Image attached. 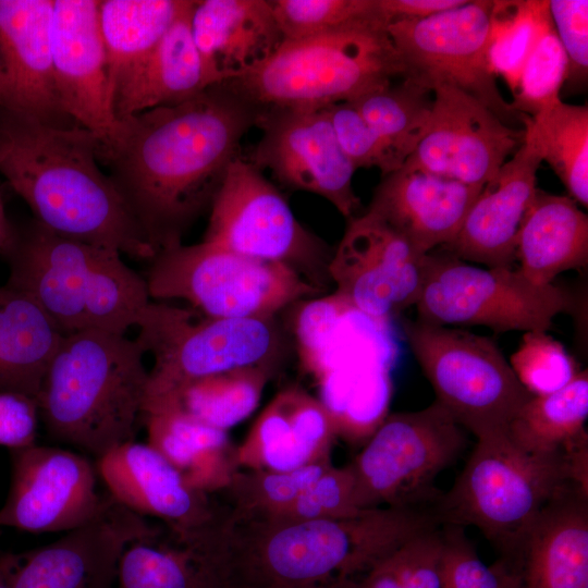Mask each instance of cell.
I'll return each instance as SVG.
<instances>
[{"label": "cell", "instance_id": "cell-35", "mask_svg": "<svg viewBox=\"0 0 588 588\" xmlns=\"http://www.w3.org/2000/svg\"><path fill=\"white\" fill-rule=\"evenodd\" d=\"M193 0H101L99 24L110 87L159 42Z\"/></svg>", "mask_w": 588, "mask_h": 588}, {"label": "cell", "instance_id": "cell-1", "mask_svg": "<svg viewBox=\"0 0 588 588\" xmlns=\"http://www.w3.org/2000/svg\"><path fill=\"white\" fill-rule=\"evenodd\" d=\"M261 108L228 83L119 121L98 161L156 253L182 244L206 211Z\"/></svg>", "mask_w": 588, "mask_h": 588}, {"label": "cell", "instance_id": "cell-36", "mask_svg": "<svg viewBox=\"0 0 588 588\" xmlns=\"http://www.w3.org/2000/svg\"><path fill=\"white\" fill-rule=\"evenodd\" d=\"M588 372L581 370L563 389L530 397L506 428L519 448L538 454L561 453L587 436Z\"/></svg>", "mask_w": 588, "mask_h": 588}, {"label": "cell", "instance_id": "cell-44", "mask_svg": "<svg viewBox=\"0 0 588 588\" xmlns=\"http://www.w3.org/2000/svg\"><path fill=\"white\" fill-rule=\"evenodd\" d=\"M509 364L532 396L563 389L580 371L564 345L548 331L525 332Z\"/></svg>", "mask_w": 588, "mask_h": 588}, {"label": "cell", "instance_id": "cell-13", "mask_svg": "<svg viewBox=\"0 0 588 588\" xmlns=\"http://www.w3.org/2000/svg\"><path fill=\"white\" fill-rule=\"evenodd\" d=\"M203 241L283 264L321 292L331 282L328 267L333 250L302 225L280 191L242 156L228 168Z\"/></svg>", "mask_w": 588, "mask_h": 588}, {"label": "cell", "instance_id": "cell-8", "mask_svg": "<svg viewBox=\"0 0 588 588\" xmlns=\"http://www.w3.org/2000/svg\"><path fill=\"white\" fill-rule=\"evenodd\" d=\"M149 261L145 280L150 299H183L216 318H274L321 292L283 264L205 241L160 250Z\"/></svg>", "mask_w": 588, "mask_h": 588}, {"label": "cell", "instance_id": "cell-43", "mask_svg": "<svg viewBox=\"0 0 588 588\" xmlns=\"http://www.w3.org/2000/svg\"><path fill=\"white\" fill-rule=\"evenodd\" d=\"M566 74V54L548 12L512 95V109L532 118L552 107L561 100Z\"/></svg>", "mask_w": 588, "mask_h": 588}, {"label": "cell", "instance_id": "cell-41", "mask_svg": "<svg viewBox=\"0 0 588 588\" xmlns=\"http://www.w3.org/2000/svg\"><path fill=\"white\" fill-rule=\"evenodd\" d=\"M328 457L286 471L254 470L232 475L228 487L235 497L234 515L269 519L282 513L329 467Z\"/></svg>", "mask_w": 588, "mask_h": 588}, {"label": "cell", "instance_id": "cell-31", "mask_svg": "<svg viewBox=\"0 0 588 588\" xmlns=\"http://www.w3.org/2000/svg\"><path fill=\"white\" fill-rule=\"evenodd\" d=\"M64 334L28 295L0 286V391L36 400Z\"/></svg>", "mask_w": 588, "mask_h": 588}, {"label": "cell", "instance_id": "cell-24", "mask_svg": "<svg viewBox=\"0 0 588 588\" xmlns=\"http://www.w3.org/2000/svg\"><path fill=\"white\" fill-rule=\"evenodd\" d=\"M541 162L524 131L518 149L483 185L458 233L441 249L467 262L513 267L518 231L538 189L536 175Z\"/></svg>", "mask_w": 588, "mask_h": 588}, {"label": "cell", "instance_id": "cell-32", "mask_svg": "<svg viewBox=\"0 0 588 588\" xmlns=\"http://www.w3.org/2000/svg\"><path fill=\"white\" fill-rule=\"evenodd\" d=\"M148 444L183 475L194 490L207 493L231 477L226 431L206 425L176 407L144 412Z\"/></svg>", "mask_w": 588, "mask_h": 588}, {"label": "cell", "instance_id": "cell-49", "mask_svg": "<svg viewBox=\"0 0 588 588\" xmlns=\"http://www.w3.org/2000/svg\"><path fill=\"white\" fill-rule=\"evenodd\" d=\"M442 555L440 525L408 540L392 554L401 588H443Z\"/></svg>", "mask_w": 588, "mask_h": 588}, {"label": "cell", "instance_id": "cell-53", "mask_svg": "<svg viewBox=\"0 0 588 588\" xmlns=\"http://www.w3.org/2000/svg\"><path fill=\"white\" fill-rule=\"evenodd\" d=\"M12 555H7L0 559V588H12Z\"/></svg>", "mask_w": 588, "mask_h": 588}, {"label": "cell", "instance_id": "cell-17", "mask_svg": "<svg viewBox=\"0 0 588 588\" xmlns=\"http://www.w3.org/2000/svg\"><path fill=\"white\" fill-rule=\"evenodd\" d=\"M426 256L366 210L348 219L328 273L336 294L373 318L391 320L416 304Z\"/></svg>", "mask_w": 588, "mask_h": 588}, {"label": "cell", "instance_id": "cell-20", "mask_svg": "<svg viewBox=\"0 0 588 588\" xmlns=\"http://www.w3.org/2000/svg\"><path fill=\"white\" fill-rule=\"evenodd\" d=\"M50 34L54 86L63 111L100 145L108 144L119 121L111 105L99 1L53 0Z\"/></svg>", "mask_w": 588, "mask_h": 588}, {"label": "cell", "instance_id": "cell-23", "mask_svg": "<svg viewBox=\"0 0 588 588\" xmlns=\"http://www.w3.org/2000/svg\"><path fill=\"white\" fill-rule=\"evenodd\" d=\"M96 461L98 478L113 500L145 518L160 519L173 532L187 534L216 515L206 493L192 489L148 443L130 441Z\"/></svg>", "mask_w": 588, "mask_h": 588}, {"label": "cell", "instance_id": "cell-4", "mask_svg": "<svg viewBox=\"0 0 588 588\" xmlns=\"http://www.w3.org/2000/svg\"><path fill=\"white\" fill-rule=\"evenodd\" d=\"M145 354L125 334L89 329L64 335L37 396L47 434L96 460L134 441L149 378Z\"/></svg>", "mask_w": 588, "mask_h": 588}, {"label": "cell", "instance_id": "cell-5", "mask_svg": "<svg viewBox=\"0 0 588 588\" xmlns=\"http://www.w3.org/2000/svg\"><path fill=\"white\" fill-rule=\"evenodd\" d=\"M7 285L30 296L64 335L125 334L149 303L147 283L121 254L61 236L36 219L10 222L0 248Z\"/></svg>", "mask_w": 588, "mask_h": 588}, {"label": "cell", "instance_id": "cell-30", "mask_svg": "<svg viewBox=\"0 0 588 588\" xmlns=\"http://www.w3.org/2000/svg\"><path fill=\"white\" fill-rule=\"evenodd\" d=\"M515 260L527 279L548 285L588 264V217L569 196L537 189L518 231Z\"/></svg>", "mask_w": 588, "mask_h": 588}, {"label": "cell", "instance_id": "cell-21", "mask_svg": "<svg viewBox=\"0 0 588 588\" xmlns=\"http://www.w3.org/2000/svg\"><path fill=\"white\" fill-rule=\"evenodd\" d=\"M52 10L53 0H0V108L72 127L54 86Z\"/></svg>", "mask_w": 588, "mask_h": 588}, {"label": "cell", "instance_id": "cell-22", "mask_svg": "<svg viewBox=\"0 0 588 588\" xmlns=\"http://www.w3.org/2000/svg\"><path fill=\"white\" fill-rule=\"evenodd\" d=\"M292 326L301 366L315 379L362 366L392 370L399 357L391 320L373 318L336 293L303 301Z\"/></svg>", "mask_w": 588, "mask_h": 588}, {"label": "cell", "instance_id": "cell-16", "mask_svg": "<svg viewBox=\"0 0 588 588\" xmlns=\"http://www.w3.org/2000/svg\"><path fill=\"white\" fill-rule=\"evenodd\" d=\"M11 485L0 526L44 534L70 531L103 509L98 474L84 454L33 444L12 450Z\"/></svg>", "mask_w": 588, "mask_h": 588}, {"label": "cell", "instance_id": "cell-27", "mask_svg": "<svg viewBox=\"0 0 588 588\" xmlns=\"http://www.w3.org/2000/svg\"><path fill=\"white\" fill-rule=\"evenodd\" d=\"M191 28L209 86L254 70L283 41L270 0H195Z\"/></svg>", "mask_w": 588, "mask_h": 588}, {"label": "cell", "instance_id": "cell-26", "mask_svg": "<svg viewBox=\"0 0 588 588\" xmlns=\"http://www.w3.org/2000/svg\"><path fill=\"white\" fill-rule=\"evenodd\" d=\"M500 562L520 588H588V492L572 485L554 498Z\"/></svg>", "mask_w": 588, "mask_h": 588}, {"label": "cell", "instance_id": "cell-42", "mask_svg": "<svg viewBox=\"0 0 588 588\" xmlns=\"http://www.w3.org/2000/svg\"><path fill=\"white\" fill-rule=\"evenodd\" d=\"M283 40L382 23L378 0H270Z\"/></svg>", "mask_w": 588, "mask_h": 588}, {"label": "cell", "instance_id": "cell-2", "mask_svg": "<svg viewBox=\"0 0 588 588\" xmlns=\"http://www.w3.org/2000/svg\"><path fill=\"white\" fill-rule=\"evenodd\" d=\"M439 525L427 509L298 522L232 515L219 531L216 566L223 588H335Z\"/></svg>", "mask_w": 588, "mask_h": 588}, {"label": "cell", "instance_id": "cell-34", "mask_svg": "<svg viewBox=\"0 0 588 588\" xmlns=\"http://www.w3.org/2000/svg\"><path fill=\"white\" fill-rule=\"evenodd\" d=\"M270 366L238 368L192 380L174 392L148 400L144 412L176 407L191 417L226 431L257 407Z\"/></svg>", "mask_w": 588, "mask_h": 588}, {"label": "cell", "instance_id": "cell-11", "mask_svg": "<svg viewBox=\"0 0 588 588\" xmlns=\"http://www.w3.org/2000/svg\"><path fill=\"white\" fill-rule=\"evenodd\" d=\"M403 330L436 402L477 439L506 431L532 397L491 339L418 319Z\"/></svg>", "mask_w": 588, "mask_h": 588}, {"label": "cell", "instance_id": "cell-25", "mask_svg": "<svg viewBox=\"0 0 588 588\" xmlns=\"http://www.w3.org/2000/svg\"><path fill=\"white\" fill-rule=\"evenodd\" d=\"M482 187L403 164L383 176L367 211L427 255L454 240Z\"/></svg>", "mask_w": 588, "mask_h": 588}, {"label": "cell", "instance_id": "cell-18", "mask_svg": "<svg viewBox=\"0 0 588 588\" xmlns=\"http://www.w3.org/2000/svg\"><path fill=\"white\" fill-rule=\"evenodd\" d=\"M432 95L427 132L404 164L483 186L518 149L524 130L507 125L456 87L440 85Z\"/></svg>", "mask_w": 588, "mask_h": 588}, {"label": "cell", "instance_id": "cell-52", "mask_svg": "<svg viewBox=\"0 0 588 588\" xmlns=\"http://www.w3.org/2000/svg\"><path fill=\"white\" fill-rule=\"evenodd\" d=\"M392 554L377 563L360 577L345 581L336 588H401Z\"/></svg>", "mask_w": 588, "mask_h": 588}, {"label": "cell", "instance_id": "cell-33", "mask_svg": "<svg viewBox=\"0 0 588 588\" xmlns=\"http://www.w3.org/2000/svg\"><path fill=\"white\" fill-rule=\"evenodd\" d=\"M169 532L164 536L156 528L126 546L118 564L117 588H217L197 543Z\"/></svg>", "mask_w": 588, "mask_h": 588}, {"label": "cell", "instance_id": "cell-28", "mask_svg": "<svg viewBox=\"0 0 588 588\" xmlns=\"http://www.w3.org/2000/svg\"><path fill=\"white\" fill-rule=\"evenodd\" d=\"M194 4L195 0L148 54L113 81L111 105L118 121L176 105L209 87L192 36Z\"/></svg>", "mask_w": 588, "mask_h": 588}, {"label": "cell", "instance_id": "cell-48", "mask_svg": "<svg viewBox=\"0 0 588 588\" xmlns=\"http://www.w3.org/2000/svg\"><path fill=\"white\" fill-rule=\"evenodd\" d=\"M550 17L567 59L563 86L568 91L583 90L588 78V1L550 0Z\"/></svg>", "mask_w": 588, "mask_h": 588}, {"label": "cell", "instance_id": "cell-9", "mask_svg": "<svg viewBox=\"0 0 588 588\" xmlns=\"http://www.w3.org/2000/svg\"><path fill=\"white\" fill-rule=\"evenodd\" d=\"M136 327V340L154 357L145 402L205 376L271 366L281 345L274 318H216L152 299Z\"/></svg>", "mask_w": 588, "mask_h": 588}, {"label": "cell", "instance_id": "cell-10", "mask_svg": "<svg viewBox=\"0 0 588 588\" xmlns=\"http://www.w3.org/2000/svg\"><path fill=\"white\" fill-rule=\"evenodd\" d=\"M465 432L436 401L420 411L389 414L348 465L355 505L431 510L441 495L436 479L465 450Z\"/></svg>", "mask_w": 588, "mask_h": 588}, {"label": "cell", "instance_id": "cell-54", "mask_svg": "<svg viewBox=\"0 0 588 588\" xmlns=\"http://www.w3.org/2000/svg\"><path fill=\"white\" fill-rule=\"evenodd\" d=\"M9 221L5 217L4 205L0 193V248L5 238Z\"/></svg>", "mask_w": 588, "mask_h": 588}, {"label": "cell", "instance_id": "cell-50", "mask_svg": "<svg viewBox=\"0 0 588 588\" xmlns=\"http://www.w3.org/2000/svg\"><path fill=\"white\" fill-rule=\"evenodd\" d=\"M38 420L36 400L0 391V445L17 450L35 444Z\"/></svg>", "mask_w": 588, "mask_h": 588}, {"label": "cell", "instance_id": "cell-40", "mask_svg": "<svg viewBox=\"0 0 588 588\" xmlns=\"http://www.w3.org/2000/svg\"><path fill=\"white\" fill-rule=\"evenodd\" d=\"M549 12L547 0L493 1L488 37V60L513 95L524 64Z\"/></svg>", "mask_w": 588, "mask_h": 588}, {"label": "cell", "instance_id": "cell-19", "mask_svg": "<svg viewBox=\"0 0 588 588\" xmlns=\"http://www.w3.org/2000/svg\"><path fill=\"white\" fill-rule=\"evenodd\" d=\"M109 494L88 523L22 555H12V588H113L119 560L133 540L155 530Z\"/></svg>", "mask_w": 588, "mask_h": 588}, {"label": "cell", "instance_id": "cell-45", "mask_svg": "<svg viewBox=\"0 0 588 588\" xmlns=\"http://www.w3.org/2000/svg\"><path fill=\"white\" fill-rule=\"evenodd\" d=\"M443 588H520L502 562L488 566L478 556L463 527L442 525Z\"/></svg>", "mask_w": 588, "mask_h": 588}, {"label": "cell", "instance_id": "cell-12", "mask_svg": "<svg viewBox=\"0 0 588 588\" xmlns=\"http://www.w3.org/2000/svg\"><path fill=\"white\" fill-rule=\"evenodd\" d=\"M418 320L431 324L485 326L494 332L548 331L573 309L567 291L540 285L517 268H481L441 250L426 256Z\"/></svg>", "mask_w": 588, "mask_h": 588}, {"label": "cell", "instance_id": "cell-3", "mask_svg": "<svg viewBox=\"0 0 588 588\" xmlns=\"http://www.w3.org/2000/svg\"><path fill=\"white\" fill-rule=\"evenodd\" d=\"M99 139L0 108V174L54 233L134 259L157 254L108 174Z\"/></svg>", "mask_w": 588, "mask_h": 588}, {"label": "cell", "instance_id": "cell-39", "mask_svg": "<svg viewBox=\"0 0 588 588\" xmlns=\"http://www.w3.org/2000/svg\"><path fill=\"white\" fill-rule=\"evenodd\" d=\"M373 131L405 162L427 132L432 91L402 78L350 101Z\"/></svg>", "mask_w": 588, "mask_h": 588}, {"label": "cell", "instance_id": "cell-15", "mask_svg": "<svg viewBox=\"0 0 588 588\" xmlns=\"http://www.w3.org/2000/svg\"><path fill=\"white\" fill-rule=\"evenodd\" d=\"M262 135L246 158L284 187L327 199L345 218L360 208L356 171L341 148L326 108H261Z\"/></svg>", "mask_w": 588, "mask_h": 588}, {"label": "cell", "instance_id": "cell-47", "mask_svg": "<svg viewBox=\"0 0 588 588\" xmlns=\"http://www.w3.org/2000/svg\"><path fill=\"white\" fill-rule=\"evenodd\" d=\"M369 511V510H368ZM354 501V478L348 466H330L271 522H298L317 518H343L359 515Z\"/></svg>", "mask_w": 588, "mask_h": 588}, {"label": "cell", "instance_id": "cell-6", "mask_svg": "<svg viewBox=\"0 0 588 588\" xmlns=\"http://www.w3.org/2000/svg\"><path fill=\"white\" fill-rule=\"evenodd\" d=\"M382 23L283 40L260 65L225 82L260 108H326L392 84L403 69Z\"/></svg>", "mask_w": 588, "mask_h": 588}, {"label": "cell", "instance_id": "cell-51", "mask_svg": "<svg viewBox=\"0 0 588 588\" xmlns=\"http://www.w3.org/2000/svg\"><path fill=\"white\" fill-rule=\"evenodd\" d=\"M466 0H378L382 17L389 24L397 21L421 20L451 10Z\"/></svg>", "mask_w": 588, "mask_h": 588}, {"label": "cell", "instance_id": "cell-7", "mask_svg": "<svg viewBox=\"0 0 588 588\" xmlns=\"http://www.w3.org/2000/svg\"><path fill=\"white\" fill-rule=\"evenodd\" d=\"M572 485L565 451L531 453L501 431L477 439L431 511L440 525L478 528L505 561L542 509Z\"/></svg>", "mask_w": 588, "mask_h": 588}, {"label": "cell", "instance_id": "cell-38", "mask_svg": "<svg viewBox=\"0 0 588 588\" xmlns=\"http://www.w3.org/2000/svg\"><path fill=\"white\" fill-rule=\"evenodd\" d=\"M524 131L541 158L559 176L569 197L588 206V108L560 100L529 118Z\"/></svg>", "mask_w": 588, "mask_h": 588}, {"label": "cell", "instance_id": "cell-14", "mask_svg": "<svg viewBox=\"0 0 588 588\" xmlns=\"http://www.w3.org/2000/svg\"><path fill=\"white\" fill-rule=\"evenodd\" d=\"M493 1L466 0L451 10L421 20L397 21L388 34L403 76L429 90L456 87L475 97L507 125L522 114L502 97L488 60Z\"/></svg>", "mask_w": 588, "mask_h": 588}, {"label": "cell", "instance_id": "cell-46", "mask_svg": "<svg viewBox=\"0 0 588 588\" xmlns=\"http://www.w3.org/2000/svg\"><path fill=\"white\" fill-rule=\"evenodd\" d=\"M326 109L339 144L356 170L377 168L385 176L404 164L352 102H338Z\"/></svg>", "mask_w": 588, "mask_h": 588}, {"label": "cell", "instance_id": "cell-29", "mask_svg": "<svg viewBox=\"0 0 588 588\" xmlns=\"http://www.w3.org/2000/svg\"><path fill=\"white\" fill-rule=\"evenodd\" d=\"M334 436L331 417L318 399L286 389L261 413L236 461L255 470L296 469L328 457Z\"/></svg>", "mask_w": 588, "mask_h": 588}, {"label": "cell", "instance_id": "cell-37", "mask_svg": "<svg viewBox=\"0 0 588 588\" xmlns=\"http://www.w3.org/2000/svg\"><path fill=\"white\" fill-rule=\"evenodd\" d=\"M318 399L336 434L352 441L368 440L389 415L391 370L362 366L326 373L316 379Z\"/></svg>", "mask_w": 588, "mask_h": 588}]
</instances>
